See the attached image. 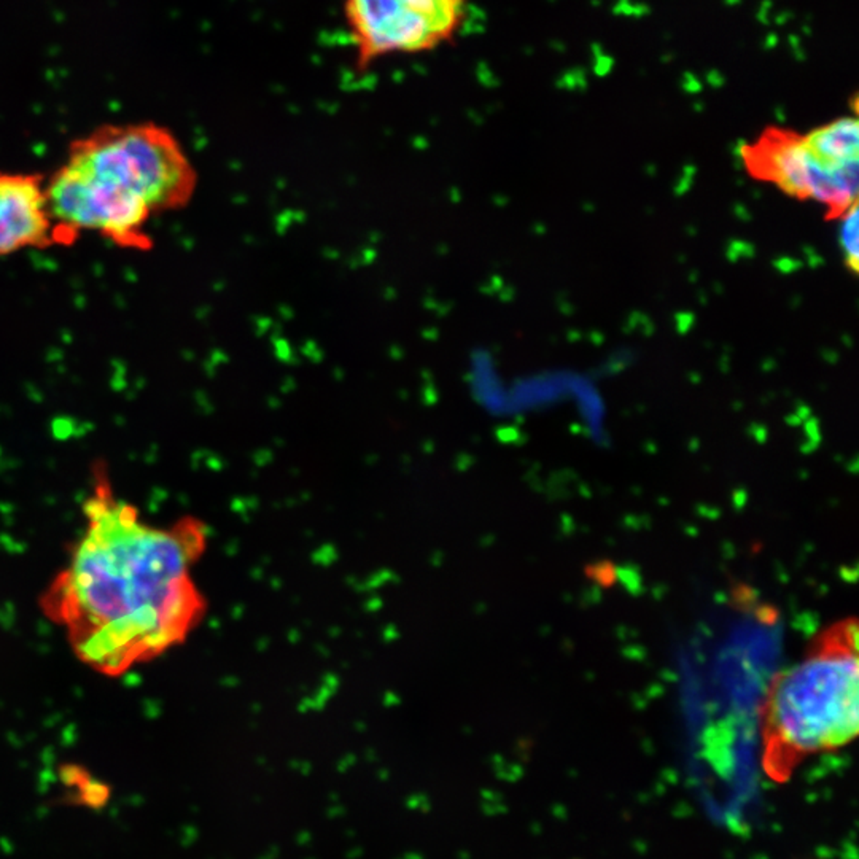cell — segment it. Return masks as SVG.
<instances>
[{"instance_id":"cell-1","label":"cell","mask_w":859,"mask_h":859,"mask_svg":"<svg viewBox=\"0 0 859 859\" xmlns=\"http://www.w3.org/2000/svg\"><path fill=\"white\" fill-rule=\"evenodd\" d=\"M83 514V531L40 607L83 665L121 676L184 644L201 626L207 601L193 569L207 550L209 529L193 516L147 522L106 473H96Z\"/></svg>"},{"instance_id":"cell-2","label":"cell","mask_w":859,"mask_h":859,"mask_svg":"<svg viewBox=\"0 0 859 859\" xmlns=\"http://www.w3.org/2000/svg\"><path fill=\"white\" fill-rule=\"evenodd\" d=\"M858 622L835 621L772 678L761 705L763 767L784 783L805 759L837 752L859 729Z\"/></svg>"},{"instance_id":"cell-3","label":"cell","mask_w":859,"mask_h":859,"mask_svg":"<svg viewBox=\"0 0 859 859\" xmlns=\"http://www.w3.org/2000/svg\"><path fill=\"white\" fill-rule=\"evenodd\" d=\"M66 163L139 197L153 215L185 209L199 180L176 134L153 121L99 126L70 144Z\"/></svg>"},{"instance_id":"cell-4","label":"cell","mask_w":859,"mask_h":859,"mask_svg":"<svg viewBox=\"0 0 859 859\" xmlns=\"http://www.w3.org/2000/svg\"><path fill=\"white\" fill-rule=\"evenodd\" d=\"M470 0H341L355 66L412 56L452 44L467 21Z\"/></svg>"},{"instance_id":"cell-5","label":"cell","mask_w":859,"mask_h":859,"mask_svg":"<svg viewBox=\"0 0 859 859\" xmlns=\"http://www.w3.org/2000/svg\"><path fill=\"white\" fill-rule=\"evenodd\" d=\"M45 188L51 217L67 236L89 231L125 248L150 247L152 210L131 193L67 163L45 180Z\"/></svg>"},{"instance_id":"cell-6","label":"cell","mask_w":859,"mask_h":859,"mask_svg":"<svg viewBox=\"0 0 859 859\" xmlns=\"http://www.w3.org/2000/svg\"><path fill=\"white\" fill-rule=\"evenodd\" d=\"M748 165L756 176L771 180L791 197L815 199L835 214L856 204L859 161L824 165L794 134H767L748 152Z\"/></svg>"},{"instance_id":"cell-7","label":"cell","mask_w":859,"mask_h":859,"mask_svg":"<svg viewBox=\"0 0 859 859\" xmlns=\"http://www.w3.org/2000/svg\"><path fill=\"white\" fill-rule=\"evenodd\" d=\"M70 236L51 217L45 178L37 174L0 172V257L25 248H46Z\"/></svg>"},{"instance_id":"cell-8","label":"cell","mask_w":859,"mask_h":859,"mask_svg":"<svg viewBox=\"0 0 859 859\" xmlns=\"http://www.w3.org/2000/svg\"><path fill=\"white\" fill-rule=\"evenodd\" d=\"M803 139L810 153L824 165L844 166L859 161V127L854 116L818 127Z\"/></svg>"},{"instance_id":"cell-9","label":"cell","mask_w":859,"mask_h":859,"mask_svg":"<svg viewBox=\"0 0 859 859\" xmlns=\"http://www.w3.org/2000/svg\"><path fill=\"white\" fill-rule=\"evenodd\" d=\"M841 244L847 263L854 272L858 271V248H859V221H858V204H854L850 209L844 212V223L841 227Z\"/></svg>"},{"instance_id":"cell-10","label":"cell","mask_w":859,"mask_h":859,"mask_svg":"<svg viewBox=\"0 0 859 859\" xmlns=\"http://www.w3.org/2000/svg\"><path fill=\"white\" fill-rule=\"evenodd\" d=\"M74 786L78 788V796L82 803L89 805L91 809H101L108 801V788L104 783L83 778L82 775Z\"/></svg>"}]
</instances>
